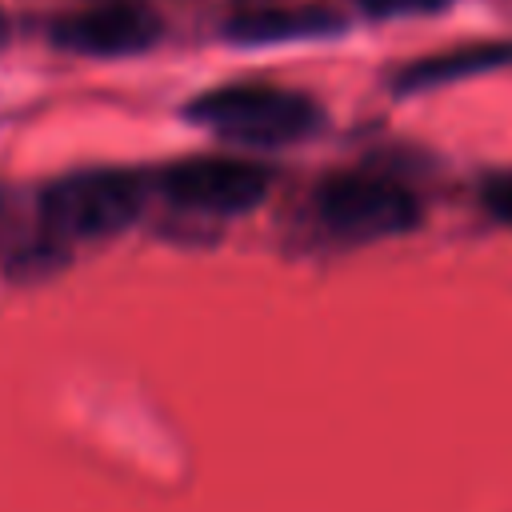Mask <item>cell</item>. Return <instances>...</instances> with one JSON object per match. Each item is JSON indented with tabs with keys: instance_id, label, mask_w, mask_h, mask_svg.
<instances>
[{
	"instance_id": "6da1fadb",
	"label": "cell",
	"mask_w": 512,
	"mask_h": 512,
	"mask_svg": "<svg viewBox=\"0 0 512 512\" xmlns=\"http://www.w3.org/2000/svg\"><path fill=\"white\" fill-rule=\"evenodd\" d=\"M184 120L244 148H280L312 136L324 124V108L308 92L284 84L232 80L192 96L184 104Z\"/></svg>"
},
{
	"instance_id": "7a4b0ae2",
	"label": "cell",
	"mask_w": 512,
	"mask_h": 512,
	"mask_svg": "<svg viewBox=\"0 0 512 512\" xmlns=\"http://www.w3.org/2000/svg\"><path fill=\"white\" fill-rule=\"evenodd\" d=\"M148 204V180L128 168H84L56 176L40 188L36 212L44 236L56 244L108 240L140 220Z\"/></svg>"
},
{
	"instance_id": "3957f363",
	"label": "cell",
	"mask_w": 512,
	"mask_h": 512,
	"mask_svg": "<svg viewBox=\"0 0 512 512\" xmlns=\"http://www.w3.org/2000/svg\"><path fill=\"white\" fill-rule=\"evenodd\" d=\"M316 224L344 244L392 240L424 224L420 196L388 172H332L312 188Z\"/></svg>"
},
{
	"instance_id": "277c9868",
	"label": "cell",
	"mask_w": 512,
	"mask_h": 512,
	"mask_svg": "<svg viewBox=\"0 0 512 512\" xmlns=\"http://www.w3.org/2000/svg\"><path fill=\"white\" fill-rule=\"evenodd\" d=\"M272 180L276 172L252 156L200 152V156L172 160L156 176V188L176 212L232 220V216H248L252 208H260L272 192Z\"/></svg>"
},
{
	"instance_id": "5b68a950",
	"label": "cell",
	"mask_w": 512,
	"mask_h": 512,
	"mask_svg": "<svg viewBox=\"0 0 512 512\" xmlns=\"http://www.w3.org/2000/svg\"><path fill=\"white\" fill-rule=\"evenodd\" d=\"M164 24L156 12H148L144 4L132 0H100L92 8L80 12H64L52 24V44L76 56H140L160 40Z\"/></svg>"
},
{
	"instance_id": "8992f818",
	"label": "cell",
	"mask_w": 512,
	"mask_h": 512,
	"mask_svg": "<svg viewBox=\"0 0 512 512\" xmlns=\"http://www.w3.org/2000/svg\"><path fill=\"white\" fill-rule=\"evenodd\" d=\"M496 68H512V40H488V44H464L452 52H436V56H420L412 64H404L396 72V92H428V88H444V84H460L472 80L480 72H496Z\"/></svg>"
},
{
	"instance_id": "52a82bcc",
	"label": "cell",
	"mask_w": 512,
	"mask_h": 512,
	"mask_svg": "<svg viewBox=\"0 0 512 512\" xmlns=\"http://www.w3.org/2000/svg\"><path fill=\"white\" fill-rule=\"evenodd\" d=\"M340 32V16L328 8H252L232 16L228 36L236 44H284V40H316Z\"/></svg>"
},
{
	"instance_id": "ba28073f",
	"label": "cell",
	"mask_w": 512,
	"mask_h": 512,
	"mask_svg": "<svg viewBox=\"0 0 512 512\" xmlns=\"http://www.w3.org/2000/svg\"><path fill=\"white\" fill-rule=\"evenodd\" d=\"M452 0H356V8L372 20H408V16H432L444 12Z\"/></svg>"
},
{
	"instance_id": "9c48e42d",
	"label": "cell",
	"mask_w": 512,
	"mask_h": 512,
	"mask_svg": "<svg viewBox=\"0 0 512 512\" xmlns=\"http://www.w3.org/2000/svg\"><path fill=\"white\" fill-rule=\"evenodd\" d=\"M480 208L488 220L512 228V172H492L480 184Z\"/></svg>"
},
{
	"instance_id": "30bf717a",
	"label": "cell",
	"mask_w": 512,
	"mask_h": 512,
	"mask_svg": "<svg viewBox=\"0 0 512 512\" xmlns=\"http://www.w3.org/2000/svg\"><path fill=\"white\" fill-rule=\"evenodd\" d=\"M4 40H8V16L0 12V44H4Z\"/></svg>"
}]
</instances>
